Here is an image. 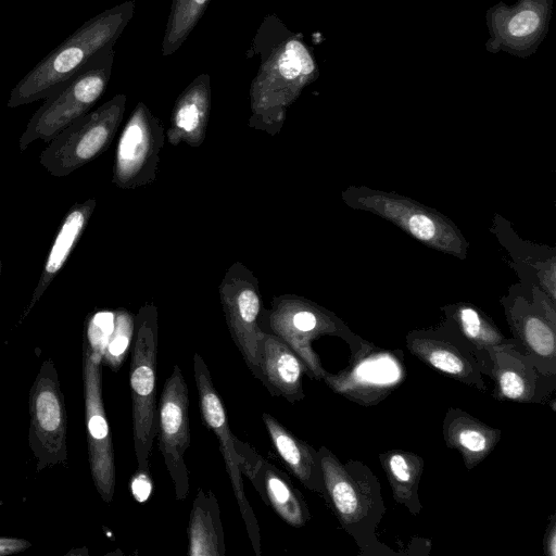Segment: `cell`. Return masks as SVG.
Segmentation results:
<instances>
[{
    "label": "cell",
    "mask_w": 556,
    "mask_h": 556,
    "mask_svg": "<svg viewBox=\"0 0 556 556\" xmlns=\"http://www.w3.org/2000/svg\"><path fill=\"white\" fill-rule=\"evenodd\" d=\"M127 98L117 93L74 121L39 155V163L54 177H65L105 152L123 121Z\"/></svg>",
    "instance_id": "5"
},
{
    "label": "cell",
    "mask_w": 556,
    "mask_h": 556,
    "mask_svg": "<svg viewBox=\"0 0 556 556\" xmlns=\"http://www.w3.org/2000/svg\"><path fill=\"white\" fill-rule=\"evenodd\" d=\"M30 546L28 541L16 538H0V555H9L27 549Z\"/></svg>",
    "instance_id": "30"
},
{
    "label": "cell",
    "mask_w": 556,
    "mask_h": 556,
    "mask_svg": "<svg viewBox=\"0 0 556 556\" xmlns=\"http://www.w3.org/2000/svg\"><path fill=\"white\" fill-rule=\"evenodd\" d=\"M258 320H265L263 331L279 337L293 349L311 375L315 378L324 375L311 346V341L319 334L336 330L334 321L324 309L305 299L285 294L274 298L270 308Z\"/></svg>",
    "instance_id": "13"
},
{
    "label": "cell",
    "mask_w": 556,
    "mask_h": 556,
    "mask_svg": "<svg viewBox=\"0 0 556 556\" xmlns=\"http://www.w3.org/2000/svg\"><path fill=\"white\" fill-rule=\"evenodd\" d=\"M212 106L211 76H197L177 97L165 132L170 144L200 147L206 136Z\"/></svg>",
    "instance_id": "15"
},
{
    "label": "cell",
    "mask_w": 556,
    "mask_h": 556,
    "mask_svg": "<svg viewBox=\"0 0 556 556\" xmlns=\"http://www.w3.org/2000/svg\"><path fill=\"white\" fill-rule=\"evenodd\" d=\"M193 370L202 420L218 439L240 515L244 521L252 547L255 554L260 556V527L243 488V459L237 448L239 439L235 437L230 429L224 403L213 384L206 363L198 353L193 355Z\"/></svg>",
    "instance_id": "9"
},
{
    "label": "cell",
    "mask_w": 556,
    "mask_h": 556,
    "mask_svg": "<svg viewBox=\"0 0 556 556\" xmlns=\"http://www.w3.org/2000/svg\"><path fill=\"white\" fill-rule=\"evenodd\" d=\"M189 556H224L225 536L217 498L211 490L198 489L188 525Z\"/></svg>",
    "instance_id": "20"
},
{
    "label": "cell",
    "mask_w": 556,
    "mask_h": 556,
    "mask_svg": "<svg viewBox=\"0 0 556 556\" xmlns=\"http://www.w3.org/2000/svg\"><path fill=\"white\" fill-rule=\"evenodd\" d=\"M103 351L84 338L83 383L88 460L93 484L110 504L116 482L112 437L102 399Z\"/></svg>",
    "instance_id": "7"
},
{
    "label": "cell",
    "mask_w": 556,
    "mask_h": 556,
    "mask_svg": "<svg viewBox=\"0 0 556 556\" xmlns=\"http://www.w3.org/2000/svg\"><path fill=\"white\" fill-rule=\"evenodd\" d=\"M325 495L329 497L341 522L351 531L352 526L362 523L369 511L368 498L364 490L352 479L350 470L326 448L318 451Z\"/></svg>",
    "instance_id": "17"
},
{
    "label": "cell",
    "mask_w": 556,
    "mask_h": 556,
    "mask_svg": "<svg viewBox=\"0 0 556 556\" xmlns=\"http://www.w3.org/2000/svg\"><path fill=\"white\" fill-rule=\"evenodd\" d=\"M346 202L358 208L371 211L400 226L410 236L434 249L463 256L466 245L463 237L442 216L407 199L364 190L349 194Z\"/></svg>",
    "instance_id": "12"
},
{
    "label": "cell",
    "mask_w": 556,
    "mask_h": 556,
    "mask_svg": "<svg viewBox=\"0 0 556 556\" xmlns=\"http://www.w3.org/2000/svg\"><path fill=\"white\" fill-rule=\"evenodd\" d=\"M523 334L530 348L542 356H551L555 352V334L541 318L530 316L523 324Z\"/></svg>",
    "instance_id": "24"
},
{
    "label": "cell",
    "mask_w": 556,
    "mask_h": 556,
    "mask_svg": "<svg viewBox=\"0 0 556 556\" xmlns=\"http://www.w3.org/2000/svg\"><path fill=\"white\" fill-rule=\"evenodd\" d=\"M456 442L467 453L479 455L489 450L490 438L485 429L476 425H462L455 434Z\"/></svg>",
    "instance_id": "27"
},
{
    "label": "cell",
    "mask_w": 556,
    "mask_h": 556,
    "mask_svg": "<svg viewBox=\"0 0 556 556\" xmlns=\"http://www.w3.org/2000/svg\"><path fill=\"white\" fill-rule=\"evenodd\" d=\"M164 140L162 121L146 103L138 102L117 140L112 184L121 189H136L154 182Z\"/></svg>",
    "instance_id": "8"
},
{
    "label": "cell",
    "mask_w": 556,
    "mask_h": 556,
    "mask_svg": "<svg viewBox=\"0 0 556 556\" xmlns=\"http://www.w3.org/2000/svg\"><path fill=\"white\" fill-rule=\"evenodd\" d=\"M545 14L542 10L532 5H522L514 10L504 26V35L507 40L518 42L538 37L545 24Z\"/></svg>",
    "instance_id": "23"
},
{
    "label": "cell",
    "mask_w": 556,
    "mask_h": 556,
    "mask_svg": "<svg viewBox=\"0 0 556 556\" xmlns=\"http://www.w3.org/2000/svg\"><path fill=\"white\" fill-rule=\"evenodd\" d=\"M115 45L98 52L74 76L59 85L33 114L18 139L24 152L35 140L49 143L77 118L91 111L109 85Z\"/></svg>",
    "instance_id": "3"
},
{
    "label": "cell",
    "mask_w": 556,
    "mask_h": 556,
    "mask_svg": "<svg viewBox=\"0 0 556 556\" xmlns=\"http://www.w3.org/2000/svg\"><path fill=\"white\" fill-rule=\"evenodd\" d=\"M500 388L507 399L518 400L521 399L526 392V381L518 372L507 370L500 377Z\"/></svg>",
    "instance_id": "29"
},
{
    "label": "cell",
    "mask_w": 556,
    "mask_h": 556,
    "mask_svg": "<svg viewBox=\"0 0 556 556\" xmlns=\"http://www.w3.org/2000/svg\"><path fill=\"white\" fill-rule=\"evenodd\" d=\"M28 443L37 471L67 459V416L54 362L47 358L29 391Z\"/></svg>",
    "instance_id": "6"
},
{
    "label": "cell",
    "mask_w": 556,
    "mask_h": 556,
    "mask_svg": "<svg viewBox=\"0 0 556 556\" xmlns=\"http://www.w3.org/2000/svg\"><path fill=\"white\" fill-rule=\"evenodd\" d=\"M159 315L153 303L142 305L135 315L129 382L132 405V434L138 470H148L149 457L157 435L156 358Z\"/></svg>",
    "instance_id": "4"
},
{
    "label": "cell",
    "mask_w": 556,
    "mask_h": 556,
    "mask_svg": "<svg viewBox=\"0 0 556 556\" xmlns=\"http://www.w3.org/2000/svg\"><path fill=\"white\" fill-rule=\"evenodd\" d=\"M134 13L135 1L127 0L86 21L13 87L7 105L14 109L46 99L98 52L115 45Z\"/></svg>",
    "instance_id": "2"
},
{
    "label": "cell",
    "mask_w": 556,
    "mask_h": 556,
    "mask_svg": "<svg viewBox=\"0 0 556 556\" xmlns=\"http://www.w3.org/2000/svg\"><path fill=\"white\" fill-rule=\"evenodd\" d=\"M135 315L125 308L115 309L113 328L109 334L103 361L117 370L134 337Z\"/></svg>",
    "instance_id": "22"
},
{
    "label": "cell",
    "mask_w": 556,
    "mask_h": 556,
    "mask_svg": "<svg viewBox=\"0 0 556 556\" xmlns=\"http://www.w3.org/2000/svg\"><path fill=\"white\" fill-rule=\"evenodd\" d=\"M261 382L273 396L288 402L304 399L302 376L307 371L301 357L279 337L263 331L258 342Z\"/></svg>",
    "instance_id": "14"
},
{
    "label": "cell",
    "mask_w": 556,
    "mask_h": 556,
    "mask_svg": "<svg viewBox=\"0 0 556 556\" xmlns=\"http://www.w3.org/2000/svg\"><path fill=\"white\" fill-rule=\"evenodd\" d=\"M262 419L271 444L292 475L307 489L325 495L319 453L268 413Z\"/></svg>",
    "instance_id": "18"
},
{
    "label": "cell",
    "mask_w": 556,
    "mask_h": 556,
    "mask_svg": "<svg viewBox=\"0 0 556 556\" xmlns=\"http://www.w3.org/2000/svg\"><path fill=\"white\" fill-rule=\"evenodd\" d=\"M458 320L465 334L475 341L493 343L498 340L495 330L471 307L458 309Z\"/></svg>",
    "instance_id": "25"
},
{
    "label": "cell",
    "mask_w": 556,
    "mask_h": 556,
    "mask_svg": "<svg viewBox=\"0 0 556 556\" xmlns=\"http://www.w3.org/2000/svg\"><path fill=\"white\" fill-rule=\"evenodd\" d=\"M96 206V199L90 198L83 203H75L66 213L50 247L41 275L22 315L21 321L34 308L47 288L66 264L73 250L78 244Z\"/></svg>",
    "instance_id": "16"
},
{
    "label": "cell",
    "mask_w": 556,
    "mask_h": 556,
    "mask_svg": "<svg viewBox=\"0 0 556 556\" xmlns=\"http://www.w3.org/2000/svg\"><path fill=\"white\" fill-rule=\"evenodd\" d=\"M159 448L173 481L177 500L189 494L185 454L190 445L189 392L178 365L166 379L157 406Z\"/></svg>",
    "instance_id": "11"
},
{
    "label": "cell",
    "mask_w": 556,
    "mask_h": 556,
    "mask_svg": "<svg viewBox=\"0 0 556 556\" xmlns=\"http://www.w3.org/2000/svg\"><path fill=\"white\" fill-rule=\"evenodd\" d=\"M211 0H173L161 45V55L175 53L187 40Z\"/></svg>",
    "instance_id": "21"
},
{
    "label": "cell",
    "mask_w": 556,
    "mask_h": 556,
    "mask_svg": "<svg viewBox=\"0 0 556 556\" xmlns=\"http://www.w3.org/2000/svg\"><path fill=\"white\" fill-rule=\"evenodd\" d=\"M387 466L397 485L409 486L415 482V463L408 458V455L392 453L387 459Z\"/></svg>",
    "instance_id": "28"
},
{
    "label": "cell",
    "mask_w": 556,
    "mask_h": 556,
    "mask_svg": "<svg viewBox=\"0 0 556 556\" xmlns=\"http://www.w3.org/2000/svg\"><path fill=\"white\" fill-rule=\"evenodd\" d=\"M249 52L260 56V65L249 89L248 124L275 136L287 110L317 79L318 65L302 34L289 29L276 14L263 17Z\"/></svg>",
    "instance_id": "1"
},
{
    "label": "cell",
    "mask_w": 556,
    "mask_h": 556,
    "mask_svg": "<svg viewBox=\"0 0 556 556\" xmlns=\"http://www.w3.org/2000/svg\"><path fill=\"white\" fill-rule=\"evenodd\" d=\"M1 268H2V264H1V260H0V277H1Z\"/></svg>",
    "instance_id": "31"
},
{
    "label": "cell",
    "mask_w": 556,
    "mask_h": 556,
    "mask_svg": "<svg viewBox=\"0 0 556 556\" xmlns=\"http://www.w3.org/2000/svg\"><path fill=\"white\" fill-rule=\"evenodd\" d=\"M219 299L229 333L252 375L261 381L258 325L261 293L257 278L241 262L233 263L224 275Z\"/></svg>",
    "instance_id": "10"
},
{
    "label": "cell",
    "mask_w": 556,
    "mask_h": 556,
    "mask_svg": "<svg viewBox=\"0 0 556 556\" xmlns=\"http://www.w3.org/2000/svg\"><path fill=\"white\" fill-rule=\"evenodd\" d=\"M249 480L263 502L289 526L301 528L309 520V511L302 494L287 475L268 460L262 457Z\"/></svg>",
    "instance_id": "19"
},
{
    "label": "cell",
    "mask_w": 556,
    "mask_h": 556,
    "mask_svg": "<svg viewBox=\"0 0 556 556\" xmlns=\"http://www.w3.org/2000/svg\"><path fill=\"white\" fill-rule=\"evenodd\" d=\"M426 358L434 368L445 374L460 376L466 372L463 358L447 348L428 346Z\"/></svg>",
    "instance_id": "26"
}]
</instances>
